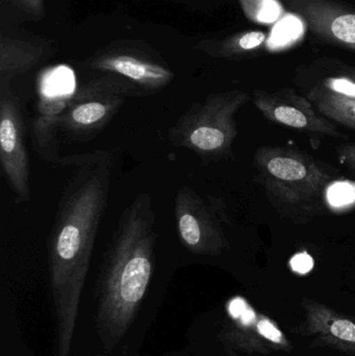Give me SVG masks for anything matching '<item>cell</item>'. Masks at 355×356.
Masks as SVG:
<instances>
[{
  "label": "cell",
  "instance_id": "cell-1",
  "mask_svg": "<svg viewBox=\"0 0 355 356\" xmlns=\"http://www.w3.org/2000/svg\"><path fill=\"white\" fill-rule=\"evenodd\" d=\"M66 164L75 169L60 198L47 244L56 320V356H70L81 293L112 181L108 152L64 158L62 166Z\"/></svg>",
  "mask_w": 355,
  "mask_h": 356
},
{
  "label": "cell",
  "instance_id": "cell-2",
  "mask_svg": "<svg viewBox=\"0 0 355 356\" xmlns=\"http://www.w3.org/2000/svg\"><path fill=\"white\" fill-rule=\"evenodd\" d=\"M154 221L151 196L140 193L123 211L106 248L97 314L106 353L126 334L149 288L156 243Z\"/></svg>",
  "mask_w": 355,
  "mask_h": 356
},
{
  "label": "cell",
  "instance_id": "cell-3",
  "mask_svg": "<svg viewBox=\"0 0 355 356\" xmlns=\"http://www.w3.org/2000/svg\"><path fill=\"white\" fill-rule=\"evenodd\" d=\"M256 179L272 207L286 219L306 224L323 215L336 169L288 146H262L254 159Z\"/></svg>",
  "mask_w": 355,
  "mask_h": 356
},
{
  "label": "cell",
  "instance_id": "cell-4",
  "mask_svg": "<svg viewBox=\"0 0 355 356\" xmlns=\"http://www.w3.org/2000/svg\"><path fill=\"white\" fill-rule=\"evenodd\" d=\"M249 100V94L237 89L210 94L175 122L169 129L168 140L208 164L226 160L233 156L238 135L236 116Z\"/></svg>",
  "mask_w": 355,
  "mask_h": 356
},
{
  "label": "cell",
  "instance_id": "cell-5",
  "mask_svg": "<svg viewBox=\"0 0 355 356\" xmlns=\"http://www.w3.org/2000/svg\"><path fill=\"white\" fill-rule=\"evenodd\" d=\"M143 95L131 81L104 73L81 86L63 113L60 131L74 141H89L104 131L129 97Z\"/></svg>",
  "mask_w": 355,
  "mask_h": 356
},
{
  "label": "cell",
  "instance_id": "cell-6",
  "mask_svg": "<svg viewBox=\"0 0 355 356\" xmlns=\"http://www.w3.org/2000/svg\"><path fill=\"white\" fill-rule=\"evenodd\" d=\"M175 221L181 244L194 254L219 255L229 248L223 213L214 201L204 200L195 190L183 186L175 197Z\"/></svg>",
  "mask_w": 355,
  "mask_h": 356
},
{
  "label": "cell",
  "instance_id": "cell-7",
  "mask_svg": "<svg viewBox=\"0 0 355 356\" xmlns=\"http://www.w3.org/2000/svg\"><path fill=\"white\" fill-rule=\"evenodd\" d=\"M0 164L17 202H29V161L22 106L10 81L6 79H0Z\"/></svg>",
  "mask_w": 355,
  "mask_h": 356
},
{
  "label": "cell",
  "instance_id": "cell-8",
  "mask_svg": "<svg viewBox=\"0 0 355 356\" xmlns=\"http://www.w3.org/2000/svg\"><path fill=\"white\" fill-rule=\"evenodd\" d=\"M226 312L229 321L220 334L225 348L247 355L291 350V343L276 322L256 311L245 299L231 298Z\"/></svg>",
  "mask_w": 355,
  "mask_h": 356
},
{
  "label": "cell",
  "instance_id": "cell-9",
  "mask_svg": "<svg viewBox=\"0 0 355 356\" xmlns=\"http://www.w3.org/2000/svg\"><path fill=\"white\" fill-rule=\"evenodd\" d=\"M252 102L263 116L275 124L316 137H343L338 127L320 114L308 97L289 88L273 92L256 90Z\"/></svg>",
  "mask_w": 355,
  "mask_h": 356
},
{
  "label": "cell",
  "instance_id": "cell-10",
  "mask_svg": "<svg viewBox=\"0 0 355 356\" xmlns=\"http://www.w3.org/2000/svg\"><path fill=\"white\" fill-rule=\"evenodd\" d=\"M90 68L119 75L133 83L143 94L156 93L174 79L173 71L147 54L125 49H112L97 54Z\"/></svg>",
  "mask_w": 355,
  "mask_h": 356
},
{
  "label": "cell",
  "instance_id": "cell-11",
  "mask_svg": "<svg viewBox=\"0 0 355 356\" xmlns=\"http://www.w3.org/2000/svg\"><path fill=\"white\" fill-rule=\"evenodd\" d=\"M323 41L355 51V10L336 0H283Z\"/></svg>",
  "mask_w": 355,
  "mask_h": 356
},
{
  "label": "cell",
  "instance_id": "cell-12",
  "mask_svg": "<svg viewBox=\"0 0 355 356\" xmlns=\"http://www.w3.org/2000/svg\"><path fill=\"white\" fill-rule=\"evenodd\" d=\"M302 305L304 336L323 346L355 355V317L313 299H304Z\"/></svg>",
  "mask_w": 355,
  "mask_h": 356
},
{
  "label": "cell",
  "instance_id": "cell-13",
  "mask_svg": "<svg viewBox=\"0 0 355 356\" xmlns=\"http://www.w3.org/2000/svg\"><path fill=\"white\" fill-rule=\"evenodd\" d=\"M71 95L67 93L50 95L44 88H40L37 114L33 120L31 131L33 147L45 162L63 165L64 158L58 154L56 131L60 129V118Z\"/></svg>",
  "mask_w": 355,
  "mask_h": 356
},
{
  "label": "cell",
  "instance_id": "cell-14",
  "mask_svg": "<svg viewBox=\"0 0 355 356\" xmlns=\"http://www.w3.org/2000/svg\"><path fill=\"white\" fill-rule=\"evenodd\" d=\"M45 54L41 45L15 38H0V79L12 81L39 64Z\"/></svg>",
  "mask_w": 355,
  "mask_h": 356
},
{
  "label": "cell",
  "instance_id": "cell-15",
  "mask_svg": "<svg viewBox=\"0 0 355 356\" xmlns=\"http://www.w3.org/2000/svg\"><path fill=\"white\" fill-rule=\"evenodd\" d=\"M306 97L323 116L355 131V99L331 93L318 85L308 91Z\"/></svg>",
  "mask_w": 355,
  "mask_h": 356
},
{
  "label": "cell",
  "instance_id": "cell-16",
  "mask_svg": "<svg viewBox=\"0 0 355 356\" xmlns=\"http://www.w3.org/2000/svg\"><path fill=\"white\" fill-rule=\"evenodd\" d=\"M267 40V35L264 31H247L236 33L222 42L212 45L201 44V50H206L212 56H221V58H233L243 56L248 52L258 50L264 45Z\"/></svg>",
  "mask_w": 355,
  "mask_h": 356
},
{
  "label": "cell",
  "instance_id": "cell-17",
  "mask_svg": "<svg viewBox=\"0 0 355 356\" xmlns=\"http://www.w3.org/2000/svg\"><path fill=\"white\" fill-rule=\"evenodd\" d=\"M318 86L331 93L355 99V81L346 75L327 77Z\"/></svg>",
  "mask_w": 355,
  "mask_h": 356
},
{
  "label": "cell",
  "instance_id": "cell-18",
  "mask_svg": "<svg viewBox=\"0 0 355 356\" xmlns=\"http://www.w3.org/2000/svg\"><path fill=\"white\" fill-rule=\"evenodd\" d=\"M13 6L24 12L25 14L41 19L45 15V0H8Z\"/></svg>",
  "mask_w": 355,
  "mask_h": 356
},
{
  "label": "cell",
  "instance_id": "cell-19",
  "mask_svg": "<svg viewBox=\"0 0 355 356\" xmlns=\"http://www.w3.org/2000/svg\"><path fill=\"white\" fill-rule=\"evenodd\" d=\"M337 156L340 163L355 175V142L338 146Z\"/></svg>",
  "mask_w": 355,
  "mask_h": 356
},
{
  "label": "cell",
  "instance_id": "cell-20",
  "mask_svg": "<svg viewBox=\"0 0 355 356\" xmlns=\"http://www.w3.org/2000/svg\"><path fill=\"white\" fill-rule=\"evenodd\" d=\"M312 259L306 254L297 255V257H294L293 261H292V268H293L294 271L297 272V273H306V272L312 269Z\"/></svg>",
  "mask_w": 355,
  "mask_h": 356
},
{
  "label": "cell",
  "instance_id": "cell-21",
  "mask_svg": "<svg viewBox=\"0 0 355 356\" xmlns=\"http://www.w3.org/2000/svg\"><path fill=\"white\" fill-rule=\"evenodd\" d=\"M341 72L342 74L346 75V76L350 77V79L355 81V67L343 65V66H341Z\"/></svg>",
  "mask_w": 355,
  "mask_h": 356
},
{
  "label": "cell",
  "instance_id": "cell-22",
  "mask_svg": "<svg viewBox=\"0 0 355 356\" xmlns=\"http://www.w3.org/2000/svg\"><path fill=\"white\" fill-rule=\"evenodd\" d=\"M354 278H355V276H354Z\"/></svg>",
  "mask_w": 355,
  "mask_h": 356
}]
</instances>
